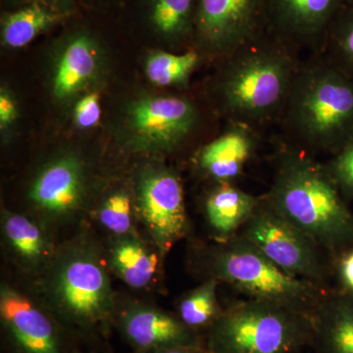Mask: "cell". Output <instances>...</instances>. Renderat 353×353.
<instances>
[{"label": "cell", "instance_id": "cell-1", "mask_svg": "<svg viewBox=\"0 0 353 353\" xmlns=\"http://www.w3.org/2000/svg\"><path fill=\"white\" fill-rule=\"evenodd\" d=\"M264 199L332 259L353 248V213L325 164L311 154L285 145Z\"/></svg>", "mask_w": 353, "mask_h": 353}, {"label": "cell", "instance_id": "cell-26", "mask_svg": "<svg viewBox=\"0 0 353 353\" xmlns=\"http://www.w3.org/2000/svg\"><path fill=\"white\" fill-rule=\"evenodd\" d=\"M99 220L102 226L116 236L131 234L132 201L126 192H117L109 196L99 209Z\"/></svg>", "mask_w": 353, "mask_h": 353}, {"label": "cell", "instance_id": "cell-7", "mask_svg": "<svg viewBox=\"0 0 353 353\" xmlns=\"http://www.w3.org/2000/svg\"><path fill=\"white\" fill-rule=\"evenodd\" d=\"M239 234L283 271L326 288L331 275L327 253L310 236L279 214L264 197Z\"/></svg>", "mask_w": 353, "mask_h": 353}, {"label": "cell", "instance_id": "cell-14", "mask_svg": "<svg viewBox=\"0 0 353 353\" xmlns=\"http://www.w3.org/2000/svg\"><path fill=\"white\" fill-rule=\"evenodd\" d=\"M83 171L77 158L62 157L51 162L34 179L30 199L39 211L53 218L75 211L83 194Z\"/></svg>", "mask_w": 353, "mask_h": 353}, {"label": "cell", "instance_id": "cell-21", "mask_svg": "<svg viewBox=\"0 0 353 353\" xmlns=\"http://www.w3.org/2000/svg\"><path fill=\"white\" fill-rule=\"evenodd\" d=\"M109 263L116 275L134 289L148 287L157 269V255L132 234L114 241L109 252Z\"/></svg>", "mask_w": 353, "mask_h": 353}, {"label": "cell", "instance_id": "cell-29", "mask_svg": "<svg viewBox=\"0 0 353 353\" xmlns=\"http://www.w3.org/2000/svg\"><path fill=\"white\" fill-rule=\"evenodd\" d=\"M336 271L341 290L353 294V248L336 259Z\"/></svg>", "mask_w": 353, "mask_h": 353}, {"label": "cell", "instance_id": "cell-9", "mask_svg": "<svg viewBox=\"0 0 353 353\" xmlns=\"http://www.w3.org/2000/svg\"><path fill=\"white\" fill-rule=\"evenodd\" d=\"M138 209L143 224L162 253H167L189 230L182 183L166 167L146 169L138 183Z\"/></svg>", "mask_w": 353, "mask_h": 353}, {"label": "cell", "instance_id": "cell-20", "mask_svg": "<svg viewBox=\"0 0 353 353\" xmlns=\"http://www.w3.org/2000/svg\"><path fill=\"white\" fill-rule=\"evenodd\" d=\"M71 15L39 2L6 12L1 19V39L9 48H21L31 43L41 32L68 20Z\"/></svg>", "mask_w": 353, "mask_h": 353}, {"label": "cell", "instance_id": "cell-10", "mask_svg": "<svg viewBox=\"0 0 353 353\" xmlns=\"http://www.w3.org/2000/svg\"><path fill=\"white\" fill-rule=\"evenodd\" d=\"M0 316L11 353L79 352L65 333L71 330L6 285L0 290Z\"/></svg>", "mask_w": 353, "mask_h": 353}, {"label": "cell", "instance_id": "cell-13", "mask_svg": "<svg viewBox=\"0 0 353 353\" xmlns=\"http://www.w3.org/2000/svg\"><path fill=\"white\" fill-rule=\"evenodd\" d=\"M116 324L136 352L205 343L201 334L183 324L178 315L150 306L125 309L117 315Z\"/></svg>", "mask_w": 353, "mask_h": 353}, {"label": "cell", "instance_id": "cell-3", "mask_svg": "<svg viewBox=\"0 0 353 353\" xmlns=\"http://www.w3.org/2000/svg\"><path fill=\"white\" fill-rule=\"evenodd\" d=\"M296 52L265 30L225 57L217 88L232 123L256 130L279 119L301 64Z\"/></svg>", "mask_w": 353, "mask_h": 353}, {"label": "cell", "instance_id": "cell-33", "mask_svg": "<svg viewBox=\"0 0 353 353\" xmlns=\"http://www.w3.org/2000/svg\"><path fill=\"white\" fill-rule=\"evenodd\" d=\"M77 353H97V352H81V350H79L78 352Z\"/></svg>", "mask_w": 353, "mask_h": 353}, {"label": "cell", "instance_id": "cell-27", "mask_svg": "<svg viewBox=\"0 0 353 353\" xmlns=\"http://www.w3.org/2000/svg\"><path fill=\"white\" fill-rule=\"evenodd\" d=\"M325 166L343 196L353 199V139Z\"/></svg>", "mask_w": 353, "mask_h": 353}, {"label": "cell", "instance_id": "cell-31", "mask_svg": "<svg viewBox=\"0 0 353 353\" xmlns=\"http://www.w3.org/2000/svg\"><path fill=\"white\" fill-rule=\"evenodd\" d=\"M14 1L17 4L16 8L27 6V4L34 3V2H39V3H43L44 6L51 7V8L57 9L60 12L72 15V0H14Z\"/></svg>", "mask_w": 353, "mask_h": 353}, {"label": "cell", "instance_id": "cell-2", "mask_svg": "<svg viewBox=\"0 0 353 353\" xmlns=\"http://www.w3.org/2000/svg\"><path fill=\"white\" fill-rule=\"evenodd\" d=\"M278 120L285 145L334 155L353 139V76L311 53L299 64Z\"/></svg>", "mask_w": 353, "mask_h": 353}, {"label": "cell", "instance_id": "cell-6", "mask_svg": "<svg viewBox=\"0 0 353 353\" xmlns=\"http://www.w3.org/2000/svg\"><path fill=\"white\" fill-rule=\"evenodd\" d=\"M312 333V318L248 299L224 309L204 343L210 353H296L311 345Z\"/></svg>", "mask_w": 353, "mask_h": 353}, {"label": "cell", "instance_id": "cell-24", "mask_svg": "<svg viewBox=\"0 0 353 353\" xmlns=\"http://www.w3.org/2000/svg\"><path fill=\"white\" fill-rule=\"evenodd\" d=\"M201 61L199 51L194 48L183 53L155 51L146 62V76L158 87L183 85L190 80Z\"/></svg>", "mask_w": 353, "mask_h": 353}, {"label": "cell", "instance_id": "cell-32", "mask_svg": "<svg viewBox=\"0 0 353 353\" xmlns=\"http://www.w3.org/2000/svg\"><path fill=\"white\" fill-rule=\"evenodd\" d=\"M136 353H210L205 347V343L188 347H176L161 348V350H148V352H136Z\"/></svg>", "mask_w": 353, "mask_h": 353}, {"label": "cell", "instance_id": "cell-25", "mask_svg": "<svg viewBox=\"0 0 353 353\" xmlns=\"http://www.w3.org/2000/svg\"><path fill=\"white\" fill-rule=\"evenodd\" d=\"M317 51L353 76V0L330 26Z\"/></svg>", "mask_w": 353, "mask_h": 353}, {"label": "cell", "instance_id": "cell-23", "mask_svg": "<svg viewBox=\"0 0 353 353\" xmlns=\"http://www.w3.org/2000/svg\"><path fill=\"white\" fill-rule=\"evenodd\" d=\"M218 284L215 279L208 278L183 297L178 307V317L183 324L199 333L214 324L224 311L218 303Z\"/></svg>", "mask_w": 353, "mask_h": 353}, {"label": "cell", "instance_id": "cell-8", "mask_svg": "<svg viewBox=\"0 0 353 353\" xmlns=\"http://www.w3.org/2000/svg\"><path fill=\"white\" fill-rule=\"evenodd\" d=\"M267 30L264 0H196L194 41L226 55Z\"/></svg>", "mask_w": 353, "mask_h": 353}, {"label": "cell", "instance_id": "cell-22", "mask_svg": "<svg viewBox=\"0 0 353 353\" xmlns=\"http://www.w3.org/2000/svg\"><path fill=\"white\" fill-rule=\"evenodd\" d=\"M3 230L14 252L30 263H39L50 252V243L41 228L24 215L6 214Z\"/></svg>", "mask_w": 353, "mask_h": 353}, {"label": "cell", "instance_id": "cell-19", "mask_svg": "<svg viewBox=\"0 0 353 353\" xmlns=\"http://www.w3.org/2000/svg\"><path fill=\"white\" fill-rule=\"evenodd\" d=\"M196 0H141V19L169 41L194 39Z\"/></svg>", "mask_w": 353, "mask_h": 353}, {"label": "cell", "instance_id": "cell-11", "mask_svg": "<svg viewBox=\"0 0 353 353\" xmlns=\"http://www.w3.org/2000/svg\"><path fill=\"white\" fill-rule=\"evenodd\" d=\"M267 30L297 51L319 50L339 13L352 0H264Z\"/></svg>", "mask_w": 353, "mask_h": 353}, {"label": "cell", "instance_id": "cell-12", "mask_svg": "<svg viewBox=\"0 0 353 353\" xmlns=\"http://www.w3.org/2000/svg\"><path fill=\"white\" fill-rule=\"evenodd\" d=\"M129 117L141 145L169 152L189 137L199 112L194 103L183 97H148L132 104Z\"/></svg>", "mask_w": 353, "mask_h": 353}, {"label": "cell", "instance_id": "cell-5", "mask_svg": "<svg viewBox=\"0 0 353 353\" xmlns=\"http://www.w3.org/2000/svg\"><path fill=\"white\" fill-rule=\"evenodd\" d=\"M46 292L55 316L67 328L90 339L108 332L115 314L110 278L90 246H77L53 265Z\"/></svg>", "mask_w": 353, "mask_h": 353}, {"label": "cell", "instance_id": "cell-28", "mask_svg": "<svg viewBox=\"0 0 353 353\" xmlns=\"http://www.w3.org/2000/svg\"><path fill=\"white\" fill-rule=\"evenodd\" d=\"M101 108L99 94L85 95L77 103L75 119L79 127L83 129L94 127L101 120Z\"/></svg>", "mask_w": 353, "mask_h": 353}, {"label": "cell", "instance_id": "cell-4", "mask_svg": "<svg viewBox=\"0 0 353 353\" xmlns=\"http://www.w3.org/2000/svg\"><path fill=\"white\" fill-rule=\"evenodd\" d=\"M201 266L208 278L231 285L250 299L280 304L310 318L328 294L323 285L279 268L239 234L206 250Z\"/></svg>", "mask_w": 353, "mask_h": 353}, {"label": "cell", "instance_id": "cell-17", "mask_svg": "<svg viewBox=\"0 0 353 353\" xmlns=\"http://www.w3.org/2000/svg\"><path fill=\"white\" fill-rule=\"evenodd\" d=\"M97 44L87 30H79L70 38L55 71L53 92L59 99L85 88L97 71Z\"/></svg>", "mask_w": 353, "mask_h": 353}, {"label": "cell", "instance_id": "cell-18", "mask_svg": "<svg viewBox=\"0 0 353 353\" xmlns=\"http://www.w3.org/2000/svg\"><path fill=\"white\" fill-rule=\"evenodd\" d=\"M256 197L233 183H217L205 201L206 217L222 241L238 234L260 203Z\"/></svg>", "mask_w": 353, "mask_h": 353}, {"label": "cell", "instance_id": "cell-16", "mask_svg": "<svg viewBox=\"0 0 353 353\" xmlns=\"http://www.w3.org/2000/svg\"><path fill=\"white\" fill-rule=\"evenodd\" d=\"M311 345L317 353H353V294L330 292L312 317Z\"/></svg>", "mask_w": 353, "mask_h": 353}, {"label": "cell", "instance_id": "cell-30", "mask_svg": "<svg viewBox=\"0 0 353 353\" xmlns=\"http://www.w3.org/2000/svg\"><path fill=\"white\" fill-rule=\"evenodd\" d=\"M15 102L6 92H1L0 94V124L1 127H6L16 118Z\"/></svg>", "mask_w": 353, "mask_h": 353}, {"label": "cell", "instance_id": "cell-15", "mask_svg": "<svg viewBox=\"0 0 353 353\" xmlns=\"http://www.w3.org/2000/svg\"><path fill=\"white\" fill-rule=\"evenodd\" d=\"M256 132L252 128L232 123L227 132L201 148L197 157L199 168L217 183H233L256 152Z\"/></svg>", "mask_w": 353, "mask_h": 353}]
</instances>
